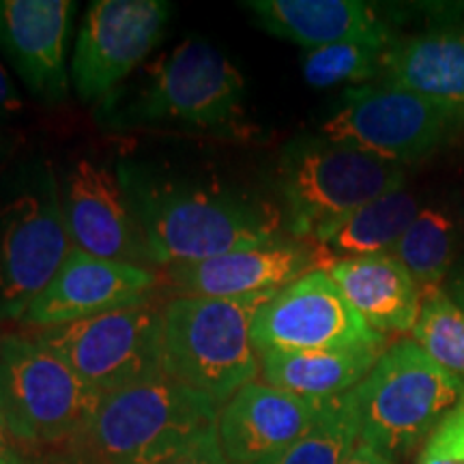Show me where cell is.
Returning a JSON list of instances; mask_svg holds the SVG:
<instances>
[{"label":"cell","instance_id":"6da1fadb","mask_svg":"<svg viewBox=\"0 0 464 464\" xmlns=\"http://www.w3.org/2000/svg\"><path fill=\"white\" fill-rule=\"evenodd\" d=\"M121 185L153 263L170 266L216 258L280 239V211L218 181H172L121 168Z\"/></svg>","mask_w":464,"mask_h":464},{"label":"cell","instance_id":"7a4b0ae2","mask_svg":"<svg viewBox=\"0 0 464 464\" xmlns=\"http://www.w3.org/2000/svg\"><path fill=\"white\" fill-rule=\"evenodd\" d=\"M462 400L464 381L434 362L413 338L387 346L370 374L346 392L359 443L392 460L423 445Z\"/></svg>","mask_w":464,"mask_h":464},{"label":"cell","instance_id":"3957f363","mask_svg":"<svg viewBox=\"0 0 464 464\" xmlns=\"http://www.w3.org/2000/svg\"><path fill=\"white\" fill-rule=\"evenodd\" d=\"M276 293L172 299L161 307L164 372L218 404L230 400L260 372L252 324Z\"/></svg>","mask_w":464,"mask_h":464},{"label":"cell","instance_id":"277c9868","mask_svg":"<svg viewBox=\"0 0 464 464\" xmlns=\"http://www.w3.org/2000/svg\"><path fill=\"white\" fill-rule=\"evenodd\" d=\"M218 402L168 374L103 396L80 448L102 464H168L216 430Z\"/></svg>","mask_w":464,"mask_h":464},{"label":"cell","instance_id":"5b68a950","mask_svg":"<svg viewBox=\"0 0 464 464\" xmlns=\"http://www.w3.org/2000/svg\"><path fill=\"white\" fill-rule=\"evenodd\" d=\"M402 188L404 166L324 136L293 142L280 160L288 228L312 246L357 208Z\"/></svg>","mask_w":464,"mask_h":464},{"label":"cell","instance_id":"8992f818","mask_svg":"<svg viewBox=\"0 0 464 464\" xmlns=\"http://www.w3.org/2000/svg\"><path fill=\"white\" fill-rule=\"evenodd\" d=\"M102 400L34 338H0V415L28 451L78 445Z\"/></svg>","mask_w":464,"mask_h":464},{"label":"cell","instance_id":"52a82bcc","mask_svg":"<svg viewBox=\"0 0 464 464\" xmlns=\"http://www.w3.org/2000/svg\"><path fill=\"white\" fill-rule=\"evenodd\" d=\"M121 116L131 125L170 123L237 136L246 123L243 75L207 42H185L147 69Z\"/></svg>","mask_w":464,"mask_h":464},{"label":"cell","instance_id":"ba28073f","mask_svg":"<svg viewBox=\"0 0 464 464\" xmlns=\"http://www.w3.org/2000/svg\"><path fill=\"white\" fill-rule=\"evenodd\" d=\"M462 127L464 110L396 86L365 84L346 91L323 136L404 166L443 147Z\"/></svg>","mask_w":464,"mask_h":464},{"label":"cell","instance_id":"9c48e42d","mask_svg":"<svg viewBox=\"0 0 464 464\" xmlns=\"http://www.w3.org/2000/svg\"><path fill=\"white\" fill-rule=\"evenodd\" d=\"M33 338L102 396L166 374L161 310L149 304L39 329Z\"/></svg>","mask_w":464,"mask_h":464},{"label":"cell","instance_id":"30bf717a","mask_svg":"<svg viewBox=\"0 0 464 464\" xmlns=\"http://www.w3.org/2000/svg\"><path fill=\"white\" fill-rule=\"evenodd\" d=\"M72 252L61 191L45 166L42 181L0 205V323L20 321Z\"/></svg>","mask_w":464,"mask_h":464},{"label":"cell","instance_id":"8fae6325","mask_svg":"<svg viewBox=\"0 0 464 464\" xmlns=\"http://www.w3.org/2000/svg\"><path fill=\"white\" fill-rule=\"evenodd\" d=\"M252 340L258 355L266 351H353L387 346L385 335L374 332L353 310L324 269L310 271L277 290L254 318Z\"/></svg>","mask_w":464,"mask_h":464},{"label":"cell","instance_id":"7c38bea8","mask_svg":"<svg viewBox=\"0 0 464 464\" xmlns=\"http://www.w3.org/2000/svg\"><path fill=\"white\" fill-rule=\"evenodd\" d=\"M172 7L164 0H95L72 58V82L86 103L108 100L158 48Z\"/></svg>","mask_w":464,"mask_h":464},{"label":"cell","instance_id":"4fadbf2b","mask_svg":"<svg viewBox=\"0 0 464 464\" xmlns=\"http://www.w3.org/2000/svg\"><path fill=\"white\" fill-rule=\"evenodd\" d=\"M155 286L158 274L149 266L97 258L73 247L54 280L33 301L20 323L34 329H52L144 305Z\"/></svg>","mask_w":464,"mask_h":464},{"label":"cell","instance_id":"5bb4252c","mask_svg":"<svg viewBox=\"0 0 464 464\" xmlns=\"http://www.w3.org/2000/svg\"><path fill=\"white\" fill-rule=\"evenodd\" d=\"M61 196L75 249L130 265L147 266L153 263L121 179L108 168L80 160L67 174Z\"/></svg>","mask_w":464,"mask_h":464},{"label":"cell","instance_id":"9a60e30c","mask_svg":"<svg viewBox=\"0 0 464 464\" xmlns=\"http://www.w3.org/2000/svg\"><path fill=\"white\" fill-rule=\"evenodd\" d=\"M329 400L297 396L266 382H249L219 413L218 434L226 460L260 464L282 454L321 420Z\"/></svg>","mask_w":464,"mask_h":464},{"label":"cell","instance_id":"2e32d148","mask_svg":"<svg viewBox=\"0 0 464 464\" xmlns=\"http://www.w3.org/2000/svg\"><path fill=\"white\" fill-rule=\"evenodd\" d=\"M324 269L321 249L307 241H276L222 256L166 266L179 297H246L280 290L301 276Z\"/></svg>","mask_w":464,"mask_h":464},{"label":"cell","instance_id":"e0dca14e","mask_svg":"<svg viewBox=\"0 0 464 464\" xmlns=\"http://www.w3.org/2000/svg\"><path fill=\"white\" fill-rule=\"evenodd\" d=\"M72 0H0V50L34 97L56 103L69 92L67 37Z\"/></svg>","mask_w":464,"mask_h":464},{"label":"cell","instance_id":"ac0fdd59","mask_svg":"<svg viewBox=\"0 0 464 464\" xmlns=\"http://www.w3.org/2000/svg\"><path fill=\"white\" fill-rule=\"evenodd\" d=\"M260 28L305 50L346 42H393L374 5L359 0H252Z\"/></svg>","mask_w":464,"mask_h":464},{"label":"cell","instance_id":"d6986e66","mask_svg":"<svg viewBox=\"0 0 464 464\" xmlns=\"http://www.w3.org/2000/svg\"><path fill=\"white\" fill-rule=\"evenodd\" d=\"M348 304L374 332L413 334L423 293L392 254L332 260L324 266Z\"/></svg>","mask_w":464,"mask_h":464},{"label":"cell","instance_id":"ffe728a7","mask_svg":"<svg viewBox=\"0 0 464 464\" xmlns=\"http://www.w3.org/2000/svg\"><path fill=\"white\" fill-rule=\"evenodd\" d=\"M381 84L464 110V28H439L393 42Z\"/></svg>","mask_w":464,"mask_h":464},{"label":"cell","instance_id":"44dd1931","mask_svg":"<svg viewBox=\"0 0 464 464\" xmlns=\"http://www.w3.org/2000/svg\"><path fill=\"white\" fill-rule=\"evenodd\" d=\"M385 348L266 351L260 353V374L266 385L297 396L318 400L338 398L357 387L370 374Z\"/></svg>","mask_w":464,"mask_h":464},{"label":"cell","instance_id":"7402d4cb","mask_svg":"<svg viewBox=\"0 0 464 464\" xmlns=\"http://www.w3.org/2000/svg\"><path fill=\"white\" fill-rule=\"evenodd\" d=\"M420 211V200L404 188L368 202L316 243L324 266L340 258L392 254Z\"/></svg>","mask_w":464,"mask_h":464},{"label":"cell","instance_id":"603a6c76","mask_svg":"<svg viewBox=\"0 0 464 464\" xmlns=\"http://www.w3.org/2000/svg\"><path fill=\"white\" fill-rule=\"evenodd\" d=\"M456 252L458 226L454 218L445 208L426 207L392 249V256L406 266L421 293H428L448 280L456 265Z\"/></svg>","mask_w":464,"mask_h":464},{"label":"cell","instance_id":"cb8c5ba5","mask_svg":"<svg viewBox=\"0 0 464 464\" xmlns=\"http://www.w3.org/2000/svg\"><path fill=\"white\" fill-rule=\"evenodd\" d=\"M359 445V430L346 393L329 400L321 420L282 454L260 464H344Z\"/></svg>","mask_w":464,"mask_h":464},{"label":"cell","instance_id":"d4e9b609","mask_svg":"<svg viewBox=\"0 0 464 464\" xmlns=\"http://www.w3.org/2000/svg\"><path fill=\"white\" fill-rule=\"evenodd\" d=\"M393 42H346L307 50L304 78L314 89H329L344 82H368L382 72L387 50Z\"/></svg>","mask_w":464,"mask_h":464},{"label":"cell","instance_id":"484cf974","mask_svg":"<svg viewBox=\"0 0 464 464\" xmlns=\"http://www.w3.org/2000/svg\"><path fill=\"white\" fill-rule=\"evenodd\" d=\"M411 335L434 362L464 381V310L445 288L423 293L420 318Z\"/></svg>","mask_w":464,"mask_h":464},{"label":"cell","instance_id":"4316f807","mask_svg":"<svg viewBox=\"0 0 464 464\" xmlns=\"http://www.w3.org/2000/svg\"><path fill=\"white\" fill-rule=\"evenodd\" d=\"M415 464H464V400L423 440Z\"/></svg>","mask_w":464,"mask_h":464},{"label":"cell","instance_id":"83f0119b","mask_svg":"<svg viewBox=\"0 0 464 464\" xmlns=\"http://www.w3.org/2000/svg\"><path fill=\"white\" fill-rule=\"evenodd\" d=\"M168 464H230V462L226 460L222 443H219L218 428H216V430L207 432L205 437L196 440L189 450H185L181 456H177Z\"/></svg>","mask_w":464,"mask_h":464},{"label":"cell","instance_id":"f1b7e54d","mask_svg":"<svg viewBox=\"0 0 464 464\" xmlns=\"http://www.w3.org/2000/svg\"><path fill=\"white\" fill-rule=\"evenodd\" d=\"M28 454L31 451L17 440L5 417L0 415V464H34V458Z\"/></svg>","mask_w":464,"mask_h":464},{"label":"cell","instance_id":"f546056e","mask_svg":"<svg viewBox=\"0 0 464 464\" xmlns=\"http://www.w3.org/2000/svg\"><path fill=\"white\" fill-rule=\"evenodd\" d=\"M34 464H102L97 458H92L89 451L80 448V445H72V448L50 450L42 451L34 458Z\"/></svg>","mask_w":464,"mask_h":464},{"label":"cell","instance_id":"4dcf8cb0","mask_svg":"<svg viewBox=\"0 0 464 464\" xmlns=\"http://www.w3.org/2000/svg\"><path fill=\"white\" fill-rule=\"evenodd\" d=\"M22 110V97L3 63H0V123Z\"/></svg>","mask_w":464,"mask_h":464},{"label":"cell","instance_id":"1f68e13d","mask_svg":"<svg viewBox=\"0 0 464 464\" xmlns=\"http://www.w3.org/2000/svg\"><path fill=\"white\" fill-rule=\"evenodd\" d=\"M344 464H396L392 460V458L382 456L381 451H376L370 448V445L365 443H359L355 450H353V454L346 458Z\"/></svg>","mask_w":464,"mask_h":464},{"label":"cell","instance_id":"d6a6232c","mask_svg":"<svg viewBox=\"0 0 464 464\" xmlns=\"http://www.w3.org/2000/svg\"><path fill=\"white\" fill-rule=\"evenodd\" d=\"M445 293H448L464 310V258L458 260L454 269H451V274L448 277V290H445Z\"/></svg>","mask_w":464,"mask_h":464},{"label":"cell","instance_id":"836d02e7","mask_svg":"<svg viewBox=\"0 0 464 464\" xmlns=\"http://www.w3.org/2000/svg\"><path fill=\"white\" fill-rule=\"evenodd\" d=\"M5 155H7V147H5V144L0 142V166H3V160H5Z\"/></svg>","mask_w":464,"mask_h":464}]
</instances>
